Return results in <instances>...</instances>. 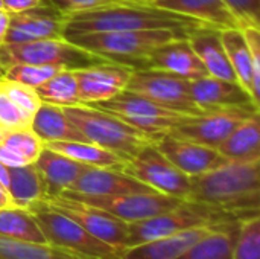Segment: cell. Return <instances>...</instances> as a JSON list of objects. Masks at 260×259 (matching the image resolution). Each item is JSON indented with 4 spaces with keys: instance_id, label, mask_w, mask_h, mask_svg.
Returning a JSON list of instances; mask_svg holds the SVG:
<instances>
[{
    "instance_id": "obj_1",
    "label": "cell",
    "mask_w": 260,
    "mask_h": 259,
    "mask_svg": "<svg viewBox=\"0 0 260 259\" xmlns=\"http://www.w3.org/2000/svg\"><path fill=\"white\" fill-rule=\"evenodd\" d=\"M62 37L72 38L85 34L114 32V31H145L171 29L183 35L207 27L206 24L165 9L149 5H116L108 8L72 12L62 15Z\"/></svg>"
},
{
    "instance_id": "obj_2",
    "label": "cell",
    "mask_w": 260,
    "mask_h": 259,
    "mask_svg": "<svg viewBox=\"0 0 260 259\" xmlns=\"http://www.w3.org/2000/svg\"><path fill=\"white\" fill-rule=\"evenodd\" d=\"M187 200L221 208L244 218L259 214L260 160L227 162L213 171L190 177Z\"/></svg>"
},
{
    "instance_id": "obj_3",
    "label": "cell",
    "mask_w": 260,
    "mask_h": 259,
    "mask_svg": "<svg viewBox=\"0 0 260 259\" xmlns=\"http://www.w3.org/2000/svg\"><path fill=\"white\" fill-rule=\"evenodd\" d=\"M62 111L87 142L96 143L123 160L133 159L145 147L157 143L163 136L142 131L120 118L87 104L62 107Z\"/></svg>"
},
{
    "instance_id": "obj_4",
    "label": "cell",
    "mask_w": 260,
    "mask_h": 259,
    "mask_svg": "<svg viewBox=\"0 0 260 259\" xmlns=\"http://www.w3.org/2000/svg\"><path fill=\"white\" fill-rule=\"evenodd\" d=\"M242 218L244 217H239L221 208L183 200L178 206L163 214H158L155 217H151L142 221L129 223L126 240H125V247H131V246H137V244L152 241L157 238L174 235V234H178L192 227L232 226V224H238Z\"/></svg>"
},
{
    "instance_id": "obj_5",
    "label": "cell",
    "mask_w": 260,
    "mask_h": 259,
    "mask_svg": "<svg viewBox=\"0 0 260 259\" xmlns=\"http://www.w3.org/2000/svg\"><path fill=\"white\" fill-rule=\"evenodd\" d=\"M177 38L187 37L171 29H145L85 34L67 40L108 61L128 64L136 69L146 53Z\"/></svg>"
},
{
    "instance_id": "obj_6",
    "label": "cell",
    "mask_w": 260,
    "mask_h": 259,
    "mask_svg": "<svg viewBox=\"0 0 260 259\" xmlns=\"http://www.w3.org/2000/svg\"><path fill=\"white\" fill-rule=\"evenodd\" d=\"M108 61L93 52H88L64 37L44 38L26 43H3L0 46V72L3 67L27 63L43 66H58L62 69H81Z\"/></svg>"
},
{
    "instance_id": "obj_7",
    "label": "cell",
    "mask_w": 260,
    "mask_h": 259,
    "mask_svg": "<svg viewBox=\"0 0 260 259\" xmlns=\"http://www.w3.org/2000/svg\"><path fill=\"white\" fill-rule=\"evenodd\" d=\"M47 243L87 259H122V249L110 246L82 229L72 218L50 209L44 203L30 208Z\"/></svg>"
},
{
    "instance_id": "obj_8",
    "label": "cell",
    "mask_w": 260,
    "mask_h": 259,
    "mask_svg": "<svg viewBox=\"0 0 260 259\" xmlns=\"http://www.w3.org/2000/svg\"><path fill=\"white\" fill-rule=\"evenodd\" d=\"M90 105L105 110L142 131L158 134V136L166 134L174 128H177L178 125L195 118L186 113L165 108L140 95L126 90H123L122 93H119L111 99L94 102Z\"/></svg>"
},
{
    "instance_id": "obj_9",
    "label": "cell",
    "mask_w": 260,
    "mask_h": 259,
    "mask_svg": "<svg viewBox=\"0 0 260 259\" xmlns=\"http://www.w3.org/2000/svg\"><path fill=\"white\" fill-rule=\"evenodd\" d=\"M125 90L140 95L174 111L190 116H203L207 113L193 102L190 95V81L168 72L134 69Z\"/></svg>"
},
{
    "instance_id": "obj_10",
    "label": "cell",
    "mask_w": 260,
    "mask_h": 259,
    "mask_svg": "<svg viewBox=\"0 0 260 259\" xmlns=\"http://www.w3.org/2000/svg\"><path fill=\"white\" fill-rule=\"evenodd\" d=\"M125 174L149 186L152 191L187 200L190 191V177L172 165L155 143L145 147L120 168Z\"/></svg>"
},
{
    "instance_id": "obj_11",
    "label": "cell",
    "mask_w": 260,
    "mask_h": 259,
    "mask_svg": "<svg viewBox=\"0 0 260 259\" xmlns=\"http://www.w3.org/2000/svg\"><path fill=\"white\" fill-rule=\"evenodd\" d=\"M61 195L99 208L128 224L163 214L183 202L180 198L169 197L155 191L120 195H81L66 191Z\"/></svg>"
},
{
    "instance_id": "obj_12",
    "label": "cell",
    "mask_w": 260,
    "mask_h": 259,
    "mask_svg": "<svg viewBox=\"0 0 260 259\" xmlns=\"http://www.w3.org/2000/svg\"><path fill=\"white\" fill-rule=\"evenodd\" d=\"M41 203L49 206L50 209L72 218L82 229H85L93 237L102 240L104 243L114 246L117 249L125 247V240L128 234V223L113 217L111 214L94 208L91 205L64 197H47Z\"/></svg>"
},
{
    "instance_id": "obj_13",
    "label": "cell",
    "mask_w": 260,
    "mask_h": 259,
    "mask_svg": "<svg viewBox=\"0 0 260 259\" xmlns=\"http://www.w3.org/2000/svg\"><path fill=\"white\" fill-rule=\"evenodd\" d=\"M254 113H259V110L254 107L215 110L203 116H195L169 133L181 139L218 148L239 124H242L247 118L253 116Z\"/></svg>"
},
{
    "instance_id": "obj_14",
    "label": "cell",
    "mask_w": 260,
    "mask_h": 259,
    "mask_svg": "<svg viewBox=\"0 0 260 259\" xmlns=\"http://www.w3.org/2000/svg\"><path fill=\"white\" fill-rule=\"evenodd\" d=\"M134 69L128 64L104 61L88 67L75 69L81 104H94L122 93Z\"/></svg>"
},
{
    "instance_id": "obj_15",
    "label": "cell",
    "mask_w": 260,
    "mask_h": 259,
    "mask_svg": "<svg viewBox=\"0 0 260 259\" xmlns=\"http://www.w3.org/2000/svg\"><path fill=\"white\" fill-rule=\"evenodd\" d=\"M155 145L165 157L187 177L206 174L230 162L213 147L181 139L171 133L163 134Z\"/></svg>"
},
{
    "instance_id": "obj_16",
    "label": "cell",
    "mask_w": 260,
    "mask_h": 259,
    "mask_svg": "<svg viewBox=\"0 0 260 259\" xmlns=\"http://www.w3.org/2000/svg\"><path fill=\"white\" fill-rule=\"evenodd\" d=\"M136 69L161 70L189 81L209 75L187 38H177L155 47L139 61Z\"/></svg>"
},
{
    "instance_id": "obj_17",
    "label": "cell",
    "mask_w": 260,
    "mask_h": 259,
    "mask_svg": "<svg viewBox=\"0 0 260 259\" xmlns=\"http://www.w3.org/2000/svg\"><path fill=\"white\" fill-rule=\"evenodd\" d=\"M62 14L49 5L11 14L9 27L3 43L12 44L44 38H59L62 37Z\"/></svg>"
},
{
    "instance_id": "obj_18",
    "label": "cell",
    "mask_w": 260,
    "mask_h": 259,
    "mask_svg": "<svg viewBox=\"0 0 260 259\" xmlns=\"http://www.w3.org/2000/svg\"><path fill=\"white\" fill-rule=\"evenodd\" d=\"M190 95L193 102L207 113L235 107L257 108L250 93L238 81L219 79L210 75L190 81Z\"/></svg>"
},
{
    "instance_id": "obj_19",
    "label": "cell",
    "mask_w": 260,
    "mask_h": 259,
    "mask_svg": "<svg viewBox=\"0 0 260 259\" xmlns=\"http://www.w3.org/2000/svg\"><path fill=\"white\" fill-rule=\"evenodd\" d=\"M151 191L149 186L116 168H87L69 189V192L81 195H120Z\"/></svg>"
},
{
    "instance_id": "obj_20",
    "label": "cell",
    "mask_w": 260,
    "mask_h": 259,
    "mask_svg": "<svg viewBox=\"0 0 260 259\" xmlns=\"http://www.w3.org/2000/svg\"><path fill=\"white\" fill-rule=\"evenodd\" d=\"M148 5L193 18L216 31L239 27L224 0H151Z\"/></svg>"
},
{
    "instance_id": "obj_21",
    "label": "cell",
    "mask_w": 260,
    "mask_h": 259,
    "mask_svg": "<svg viewBox=\"0 0 260 259\" xmlns=\"http://www.w3.org/2000/svg\"><path fill=\"white\" fill-rule=\"evenodd\" d=\"M35 166L43 177L47 197H56L69 191L79 176L87 168H91L46 147L37 157Z\"/></svg>"
},
{
    "instance_id": "obj_22",
    "label": "cell",
    "mask_w": 260,
    "mask_h": 259,
    "mask_svg": "<svg viewBox=\"0 0 260 259\" xmlns=\"http://www.w3.org/2000/svg\"><path fill=\"white\" fill-rule=\"evenodd\" d=\"M212 229L215 227H192L174 235L125 247L122 249V259H177Z\"/></svg>"
},
{
    "instance_id": "obj_23",
    "label": "cell",
    "mask_w": 260,
    "mask_h": 259,
    "mask_svg": "<svg viewBox=\"0 0 260 259\" xmlns=\"http://www.w3.org/2000/svg\"><path fill=\"white\" fill-rule=\"evenodd\" d=\"M219 38L227 53L229 63L236 75L238 82L250 93L254 105L260 108V82L254 78L250 50L241 27H230L219 31Z\"/></svg>"
},
{
    "instance_id": "obj_24",
    "label": "cell",
    "mask_w": 260,
    "mask_h": 259,
    "mask_svg": "<svg viewBox=\"0 0 260 259\" xmlns=\"http://www.w3.org/2000/svg\"><path fill=\"white\" fill-rule=\"evenodd\" d=\"M187 40L192 44L195 53L203 61L210 76L227 79V81H238L229 63L224 46L221 43L219 31L212 27H201L190 32L187 35Z\"/></svg>"
},
{
    "instance_id": "obj_25",
    "label": "cell",
    "mask_w": 260,
    "mask_h": 259,
    "mask_svg": "<svg viewBox=\"0 0 260 259\" xmlns=\"http://www.w3.org/2000/svg\"><path fill=\"white\" fill-rule=\"evenodd\" d=\"M216 150L230 162L260 160L259 113L239 124Z\"/></svg>"
},
{
    "instance_id": "obj_26",
    "label": "cell",
    "mask_w": 260,
    "mask_h": 259,
    "mask_svg": "<svg viewBox=\"0 0 260 259\" xmlns=\"http://www.w3.org/2000/svg\"><path fill=\"white\" fill-rule=\"evenodd\" d=\"M8 194L11 197L12 206L30 209L47 197L43 177L35 163L8 168Z\"/></svg>"
},
{
    "instance_id": "obj_27",
    "label": "cell",
    "mask_w": 260,
    "mask_h": 259,
    "mask_svg": "<svg viewBox=\"0 0 260 259\" xmlns=\"http://www.w3.org/2000/svg\"><path fill=\"white\" fill-rule=\"evenodd\" d=\"M30 130L43 140V143L61 140H85V137L67 119L62 107L46 102H41L35 111Z\"/></svg>"
},
{
    "instance_id": "obj_28",
    "label": "cell",
    "mask_w": 260,
    "mask_h": 259,
    "mask_svg": "<svg viewBox=\"0 0 260 259\" xmlns=\"http://www.w3.org/2000/svg\"><path fill=\"white\" fill-rule=\"evenodd\" d=\"M46 148H50L59 154H64L82 165L91 168H116L120 169L126 160L120 156L85 140H61V142H46Z\"/></svg>"
},
{
    "instance_id": "obj_29",
    "label": "cell",
    "mask_w": 260,
    "mask_h": 259,
    "mask_svg": "<svg viewBox=\"0 0 260 259\" xmlns=\"http://www.w3.org/2000/svg\"><path fill=\"white\" fill-rule=\"evenodd\" d=\"M0 238L47 243L30 209L15 206L0 209Z\"/></svg>"
},
{
    "instance_id": "obj_30",
    "label": "cell",
    "mask_w": 260,
    "mask_h": 259,
    "mask_svg": "<svg viewBox=\"0 0 260 259\" xmlns=\"http://www.w3.org/2000/svg\"><path fill=\"white\" fill-rule=\"evenodd\" d=\"M236 227L238 224L212 229L177 259H232Z\"/></svg>"
},
{
    "instance_id": "obj_31",
    "label": "cell",
    "mask_w": 260,
    "mask_h": 259,
    "mask_svg": "<svg viewBox=\"0 0 260 259\" xmlns=\"http://www.w3.org/2000/svg\"><path fill=\"white\" fill-rule=\"evenodd\" d=\"M35 92L41 102L58 105V107H70L81 104L78 95V82L73 69H64L43 84L35 87Z\"/></svg>"
},
{
    "instance_id": "obj_32",
    "label": "cell",
    "mask_w": 260,
    "mask_h": 259,
    "mask_svg": "<svg viewBox=\"0 0 260 259\" xmlns=\"http://www.w3.org/2000/svg\"><path fill=\"white\" fill-rule=\"evenodd\" d=\"M0 259H87L50 243L0 238Z\"/></svg>"
},
{
    "instance_id": "obj_33",
    "label": "cell",
    "mask_w": 260,
    "mask_h": 259,
    "mask_svg": "<svg viewBox=\"0 0 260 259\" xmlns=\"http://www.w3.org/2000/svg\"><path fill=\"white\" fill-rule=\"evenodd\" d=\"M232 259H260V217L259 214L242 218L238 223Z\"/></svg>"
},
{
    "instance_id": "obj_34",
    "label": "cell",
    "mask_w": 260,
    "mask_h": 259,
    "mask_svg": "<svg viewBox=\"0 0 260 259\" xmlns=\"http://www.w3.org/2000/svg\"><path fill=\"white\" fill-rule=\"evenodd\" d=\"M0 145L8 147L29 163H35L44 148L43 140L30 128H3L0 127Z\"/></svg>"
},
{
    "instance_id": "obj_35",
    "label": "cell",
    "mask_w": 260,
    "mask_h": 259,
    "mask_svg": "<svg viewBox=\"0 0 260 259\" xmlns=\"http://www.w3.org/2000/svg\"><path fill=\"white\" fill-rule=\"evenodd\" d=\"M64 70L58 66H43V64H27V63H17L2 69V78L5 81L18 82L27 87H38L46 79L53 76L55 73Z\"/></svg>"
},
{
    "instance_id": "obj_36",
    "label": "cell",
    "mask_w": 260,
    "mask_h": 259,
    "mask_svg": "<svg viewBox=\"0 0 260 259\" xmlns=\"http://www.w3.org/2000/svg\"><path fill=\"white\" fill-rule=\"evenodd\" d=\"M46 5L56 9L59 14H72V12H81V11H90V9H99V8H108L116 5H148L151 0H44Z\"/></svg>"
},
{
    "instance_id": "obj_37",
    "label": "cell",
    "mask_w": 260,
    "mask_h": 259,
    "mask_svg": "<svg viewBox=\"0 0 260 259\" xmlns=\"http://www.w3.org/2000/svg\"><path fill=\"white\" fill-rule=\"evenodd\" d=\"M0 89L8 95V98L12 102H15L20 108H23L24 111H27L32 116L35 114V111L41 105V101H40L34 87H27V85L18 84V82L2 79Z\"/></svg>"
},
{
    "instance_id": "obj_38",
    "label": "cell",
    "mask_w": 260,
    "mask_h": 259,
    "mask_svg": "<svg viewBox=\"0 0 260 259\" xmlns=\"http://www.w3.org/2000/svg\"><path fill=\"white\" fill-rule=\"evenodd\" d=\"M32 114L12 102L0 89V127L3 128H30Z\"/></svg>"
},
{
    "instance_id": "obj_39",
    "label": "cell",
    "mask_w": 260,
    "mask_h": 259,
    "mask_svg": "<svg viewBox=\"0 0 260 259\" xmlns=\"http://www.w3.org/2000/svg\"><path fill=\"white\" fill-rule=\"evenodd\" d=\"M239 27H260V0H224Z\"/></svg>"
},
{
    "instance_id": "obj_40",
    "label": "cell",
    "mask_w": 260,
    "mask_h": 259,
    "mask_svg": "<svg viewBox=\"0 0 260 259\" xmlns=\"http://www.w3.org/2000/svg\"><path fill=\"white\" fill-rule=\"evenodd\" d=\"M43 5H46L44 0H2L3 11H6L8 14L23 12V11L34 9V8L43 6Z\"/></svg>"
},
{
    "instance_id": "obj_41",
    "label": "cell",
    "mask_w": 260,
    "mask_h": 259,
    "mask_svg": "<svg viewBox=\"0 0 260 259\" xmlns=\"http://www.w3.org/2000/svg\"><path fill=\"white\" fill-rule=\"evenodd\" d=\"M0 162L8 168L29 165V162L24 157H21L20 154H17L15 151L9 150L8 147H3V145H0Z\"/></svg>"
},
{
    "instance_id": "obj_42",
    "label": "cell",
    "mask_w": 260,
    "mask_h": 259,
    "mask_svg": "<svg viewBox=\"0 0 260 259\" xmlns=\"http://www.w3.org/2000/svg\"><path fill=\"white\" fill-rule=\"evenodd\" d=\"M9 17L11 14H8L6 11L0 9V37L5 40V35H6V31L9 27Z\"/></svg>"
},
{
    "instance_id": "obj_43",
    "label": "cell",
    "mask_w": 260,
    "mask_h": 259,
    "mask_svg": "<svg viewBox=\"0 0 260 259\" xmlns=\"http://www.w3.org/2000/svg\"><path fill=\"white\" fill-rule=\"evenodd\" d=\"M5 208H12V202L6 188L0 185V209H5Z\"/></svg>"
},
{
    "instance_id": "obj_44",
    "label": "cell",
    "mask_w": 260,
    "mask_h": 259,
    "mask_svg": "<svg viewBox=\"0 0 260 259\" xmlns=\"http://www.w3.org/2000/svg\"><path fill=\"white\" fill-rule=\"evenodd\" d=\"M8 182H9L8 166H5V165L0 162V185H2L3 188H6V191H8Z\"/></svg>"
},
{
    "instance_id": "obj_45",
    "label": "cell",
    "mask_w": 260,
    "mask_h": 259,
    "mask_svg": "<svg viewBox=\"0 0 260 259\" xmlns=\"http://www.w3.org/2000/svg\"><path fill=\"white\" fill-rule=\"evenodd\" d=\"M2 44H3V38L0 37V46H2Z\"/></svg>"
},
{
    "instance_id": "obj_46",
    "label": "cell",
    "mask_w": 260,
    "mask_h": 259,
    "mask_svg": "<svg viewBox=\"0 0 260 259\" xmlns=\"http://www.w3.org/2000/svg\"><path fill=\"white\" fill-rule=\"evenodd\" d=\"M0 9H3V6H2V0H0Z\"/></svg>"
},
{
    "instance_id": "obj_47",
    "label": "cell",
    "mask_w": 260,
    "mask_h": 259,
    "mask_svg": "<svg viewBox=\"0 0 260 259\" xmlns=\"http://www.w3.org/2000/svg\"><path fill=\"white\" fill-rule=\"evenodd\" d=\"M2 79H3V78H2V72H0V81H2Z\"/></svg>"
}]
</instances>
